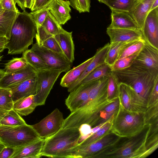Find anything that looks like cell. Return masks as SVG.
<instances>
[{"label": "cell", "mask_w": 158, "mask_h": 158, "mask_svg": "<svg viewBox=\"0 0 158 158\" xmlns=\"http://www.w3.org/2000/svg\"><path fill=\"white\" fill-rule=\"evenodd\" d=\"M108 78V76H106L99 79L90 91L86 102L71 112L64 119L62 128H79L84 124L94 127L98 125L101 111L114 101H110L107 98Z\"/></svg>", "instance_id": "6da1fadb"}, {"label": "cell", "mask_w": 158, "mask_h": 158, "mask_svg": "<svg viewBox=\"0 0 158 158\" xmlns=\"http://www.w3.org/2000/svg\"><path fill=\"white\" fill-rule=\"evenodd\" d=\"M37 33L35 24L30 13L18 12L11 29L9 42L6 45L8 54L23 53L32 44Z\"/></svg>", "instance_id": "7a4b0ae2"}, {"label": "cell", "mask_w": 158, "mask_h": 158, "mask_svg": "<svg viewBox=\"0 0 158 158\" xmlns=\"http://www.w3.org/2000/svg\"><path fill=\"white\" fill-rule=\"evenodd\" d=\"M151 125L146 126L137 135L119 141L112 146L97 153L94 158H144L149 156L146 143Z\"/></svg>", "instance_id": "3957f363"}, {"label": "cell", "mask_w": 158, "mask_h": 158, "mask_svg": "<svg viewBox=\"0 0 158 158\" xmlns=\"http://www.w3.org/2000/svg\"><path fill=\"white\" fill-rule=\"evenodd\" d=\"M112 72L116 75L119 83L130 86L147 101L158 77V70L133 63L126 68Z\"/></svg>", "instance_id": "277c9868"}, {"label": "cell", "mask_w": 158, "mask_h": 158, "mask_svg": "<svg viewBox=\"0 0 158 158\" xmlns=\"http://www.w3.org/2000/svg\"><path fill=\"white\" fill-rule=\"evenodd\" d=\"M81 136L78 127L61 128L54 134L45 139L42 156L73 158L72 153Z\"/></svg>", "instance_id": "5b68a950"}, {"label": "cell", "mask_w": 158, "mask_h": 158, "mask_svg": "<svg viewBox=\"0 0 158 158\" xmlns=\"http://www.w3.org/2000/svg\"><path fill=\"white\" fill-rule=\"evenodd\" d=\"M143 113L130 112L119 105L113 121L111 132L122 138H130L137 135L146 126Z\"/></svg>", "instance_id": "8992f818"}, {"label": "cell", "mask_w": 158, "mask_h": 158, "mask_svg": "<svg viewBox=\"0 0 158 158\" xmlns=\"http://www.w3.org/2000/svg\"><path fill=\"white\" fill-rule=\"evenodd\" d=\"M40 138L31 125H0V142L6 147L17 148Z\"/></svg>", "instance_id": "52a82bcc"}, {"label": "cell", "mask_w": 158, "mask_h": 158, "mask_svg": "<svg viewBox=\"0 0 158 158\" xmlns=\"http://www.w3.org/2000/svg\"><path fill=\"white\" fill-rule=\"evenodd\" d=\"M62 71L47 68L36 71L37 90L35 95L37 106L44 105L55 82Z\"/></svg>", "instance_id": "ba28073f"}, {"label": "cell", "mask_w": 158, "mask_h": 158, "mask_svg": "<svg viewBox=\"0 0 158 158\" xmlns=\"http://www.w3.org/2000/svg\"><path fill=\"white\" fill-rule=\"evenodd\" d=\"M118 98L119 105L130 112L143 113L148 108L147 101L124 83H119Z\"/></svg>", "instance_id": "9c48e42d"}, {"label": "cell", "mask_w": 158, "mask_h": 158, "mask_svg": "<svg viewBox=\"0 0 158 158\" xmlns=\"http://www.w3.org/2000/svg\"><path fill=\"white\" fill-rule=\"evenodd\" d=\"M121 138L110 132L91 143L74 149L73 158H93L97 153L116 144Z\"/></svg>", "instance_id": "30bf717a"}, {"label": "cell", "mask_w": 158, "mask_h": 158, "mask_svg": "<svg viewBox=\"0 0 158 158\" xmlns=\"http://www.w3.org/2000/svg\"><path fill=\"white\" fill-rule=\"evenodd\" d=\"M64 120L62 113L56 108L40 122L31 126L40 138L45 139L61 129Z\"/></svg>", "instance_id": "8fae6325"}, {"label": "cell", "mask_w": 158, "mask_h": 158, "mask_svg": "<svg viewBox=\"0 0 158 158\" xmlns=\"http://www.w3.org/2000/svg\"><path fill=\"white\" fill-rule=\"evenodd\" d=\"M31 50L37 54L51 69L67 72L70 69L71 63L63 54H60L39 45L33 44Z\"/></svg>", "instance_id": "7c38bea8"}, {"label": "cell", "mask_w": 158, "mask_h": 158, "mask_svg": "<svg viewBox=\"0 0 158 158\" xmlns=\"http://www.w3.org/2000/svg\"><path fill=\"white\" fill-rule=\"evenodd\" d=\"M98 80L85 84L81 85L70 92L65 99V104L71 112L81 107L86 102L90 91Z\"/></svg>", "instance_id": "4fadbf2b"}, {"label": "cell", "mask_w": 158, "mask_h": 158, "mask_svg": "<svg viewBox=\"0 0 158 158\" xmlns=\"http://www.w3.org/2000/svg\"><path fill=\"white\" fill-rule=\"evenodd\" d=\"M142 33L143 38L147 43L158 49V7L148 14Z\"/></svg>", "instance_id": "5bb4252c"}, {"label": "cell", "mask_w": 158, "mask_h": 158, "mask_svg": "<svg viewBox=\"0 0 158 158\" xmlns=\"http://www.w3.org/2000/svg\"><path fill=\"white\" fill-rule=\"evenodd\" d=\"M36 71L28 64L24 69L10 73H6L0 82V87L10 88L36 75Z\"/></svg>", "instance_id": "9a60e30c"}, {"label": "cell", "mask_w": 158, "mask_h": 158, "mask_svg": "<svg viewBox=\"0 0 158 158\" xmlns=\"http://www.w3.org/2000/svg\"><path fill=\"white\" fill-rule=\"evenodd\" d=\"M133 63L149 69L158 70V49L146 42Z\"/></svg>", "instance_id": "2e32d148"}, {"label": "cell", "mask_w": 158, "mask_h": 158, "mask_svg": "<svg viewBox=\"0 0 158 158\" xmlns=\"http://www.w3.org/2000/svg\"><path fill=\"white\" fill-rule=\"evenodd\" d=\"M155 0H135L129 11L142 32L145 19Z\"/></svg>", "instance_id": "e0dca14e"}, {"label": "cell", "mask_w": 158, "mask_h": 158, "mask_svg": "<svg viewBox=\"0 0 158 158\" xmlns=\"http://www.w3.org/2000/svg\"><path fill=\"white\" fill-rule=\"evenodd\" d=\"M111 10V23L108 27L139 30L136 22L130 15L129 12L124 11Z\"/></svg>", "instance_id": "ac0fdd59"}, {"label": "cell", "mask_w": 158, "mask_h": 158, "mask_svg": "<svg viewBox=\"0 0 158 158\" xmlns=\"http://www.w3.org/2000/svg\"><path fill=\"white\" fill-rule=\"evenodd\" d=\"M110 44L108 43L99 48L94 55V58L86 67L78 79L68 88V91L71 92L75 89L81 81L92 70L98 66L105 63V60L109 48Z\"/></svg>", "instance_id": "d6986e66"}, {"label": "cell", "mask_w": 158, "mask_h": 158, "mask_svg": "<svg viewBox=\"0 0 158 158\" xmlns=\"http://www.w3.org/2000/svg\"><path fill=\"white\" fill-rule=\"evenodd\" d=\"M106 33L110 39V43L127 42L143 38L139 30L110 28L107 27Z\"/></svg>", "instance_id": "ffe728a7"}, {"label": "cell", "mask_w": 158, "mask_h": 158, "mask_svg": "<svg viewBox=\"0 0 158 158\" xmlns=\"http://www.w3.org/2000/svg\"><path fill=\"white\" fill-rule=\"evenodd\" d=\"M45 139L38 140L20 148H15L11 158H39L41 156L42 151Z\"/></svg>", "instance_id": "44dd1931"}, {"label": "cell", "mask_w": 158, "mask_h": 158, "mask_svg": "<svg viewBox=\"0 0 158 158\" xmlns=\"http://www.w3.org/2000/svg\"><path fill=\"white\" fill-rule=\"evenodd\" d=\"M70 6L69 0H53L48 6L51 14L61 25L71 18Z\"/></svg>", "instance_id": "7402d4cb"}, {"label": "cell", "mask_w": 158, "mask_h": 158, "mask_svg": "<svg viewBox=\"0 0 158 158\" xmlns=\"http://www.w3.org/2000/svg\"><path fill=\"white\" fill-rule=\"evenodd\" d=\"M36 75L10 88L13 102L23 98L35 95L37 90Z\"/></svg>", "instance_id": "603a6c76"}, {"label": "cell", "mask_w": 158, "mask_h": 158, "mask_svg": "<svg viewBox=\"0 0 158 158\" xmlns=\"http://www.w3.org/2000/svg\"><path fill=\"white\" fill-rule=\"evenodd\" d=\"M63 52L68 60L72 63L74 60V45L72 32L64 30L63 32L54 36Z\"/></svg>", "instance_id": "cb8c5ba5"}, {"label": "cell", "mask_w": 158, "mask_h": 158, "mask_svg": "<svg viewBox=\"0 0 158 158\" xmlns=\"http://www.w3.org/2000/svg\"><path fill=\"white\" fill-rule=\"evenodd\" d=\"M94 58V56L77 67L67 72L61 79L60 85L68 88L74 83L78 79Z\"/></svg>", "instance_id": "d4e9b609"}, {"label": "cell", "mask_w": 158, "mask_h": 158, "mask_svg": "<svg viewBox=\"0 0 158 158\" xmlns=\"http://www.w3.org/2000/svg\"><path fill=\"white\" fill-rule=\"evenodd\" d=\"M37 106L35 95H31L13 102V109L20 115L27 116L32 112Z\"/></svg>", "instance_id": "484cf974"}, {"label": "cell", "mask_w": 158, "mask_h": 158, "mask_svg": "<svg viewBox=\"0 0 158 158\" xmlns=\"http://www.w3.org/2000/svg\"><path fill=\"white\" fill-rule=\"evenodd\" d=\"M18 12L5 10L0 15V36L9 39L12 27Z\"/></svg>", "instance_id": "4316f807"}, {"label": "cell", "mask_w": 158, "mask_h": 158, "mask_svg": "<svg viewBox=\"0 0 158 158\" xmlns=\"http://www.w3.org/2000/svg\"><path fill=\"white\" fill-rule=\"evenodd\" d=\"M26 123L24 120L13 108L9 110L0 109V125L15 126Z\"/></svg>", "instance_id": "83f0119b"}, {"label": "cell", "mask_w": 158, "mask_h": 158, "mask_svg": "<svg viewBox=\"0 0 158 158\" xmlns=\"http://www.w3.org/2000/svg\"><path fill=\"white\" fill-rule=\"evenodd\" d=\"M146 43L143 38L127 42L120 50L117 60L139 52L144 46Z\"/></svg>", "instance_id": "f1b7e54d"}, {"label": "cell", "mask_w": 158, "mask_h": 158, "mask_svg": "<svg viewBox=\"0 0 158 158\" xmlns=\"http://www.w3.org/2000/svg\"><path fill=\"white\" fill-rule=\"evenodd\" d=\"M111 71V67L104 63L98 66L90 72L81 81L78 86L96 81L103 77L108 76Z\"/></svg>", "instance_id": "f546056e"}, {"label": "cell", "mask_w": 158, "mask_h": 158, "mask_svg": "<svg viewBox=\"0 0 158 158\" xmlns=\"http://www.w3.org/2000/svg\"><path fill=\"white\" fill-rule=\"evenodd\" d=\"M23 57L27 63L36 71L50 68L43 60L31 49H27L23 52Z\"/></svg>", "instance_id": "4dcf8cb0"}, {"label": "cell", "mask_w": 158, "mask_h": 158, "mask_svg": "<svg viewBox=\"0 0 158 158\" xmlns=\"http://www.w3.org/2000/svg\"><path fill=\"white\" fill-rule=\"evenodd\" d=\"M112 122L113 121L105 125L98 131L80 142L74 149L88 145L98 140L105 135L111 132V130Z\"/></svg>", "instance_id": "1f68e13d"}, {"label": "cell", "mask_w": 158, "mask_h": 158, "mask_svg": "<svg viewBox=\"0 0 158 158\" xmlns=\"http://www.w3.org/2000/svg\"><path fill=\"white\" fill-rule=\"evenodd\" d=\"M107 96V99L111 101H114L118 98L119 82L118 79L112 71L108 76Z\"/></svg>", "instance_id": "d6a6232c"}, {"label": "cell", "mask_w": 158, "mask_h": 158, "mask_svg": "<svg viewBox=\"0 0 158 158\" xmlns=\"http://www.w3.org/2000/svg\"><path fill=\"white\" fill-rule=\"evenodd\" d=\"M42 25L47 31L53 36L65 30L49 11Z\"/></svg>", "instance_id": "836d02e7"}, {"label": "cell", "mask_w": 158, "mask_h": 158, "mask_svg": "<svg viewBox=\"0 0 158 158\" xmlns=\"http://www.w3.org/2000/svg\"><path fill=\"white\" fill-rule=\"evenodd\" d=\"M127 42L110 43L109 50L105 59V63L110 67L112 66L117 60L120 50Z\"/></svg>", "instance_id": "e575fe53"}, {"label": "cell", "mask_w": 158, "mask_h": 158, "mask_svg": "<svg viewBox=\"0 0 158 158\" xmlns=\"http://www.w3.org/2000/svg\"><path fill=\"white\" fill-rule=\"evenodd\" d=\"M119 106L118 98L106 106L100 112L98 125L104 122L115 114Z\"/></svg>", "instance_id": "d590c367"}, {"label": "cell", "mask_w": 158, "mask_h": 158, "mask_svg": "<svg viewBox=\"0 0 158 158\" xmlns=\"http://www.w3.org/2000/svg\"><path fill=\"white\" fill-rule=\"evenodd\" d=\"M13 105L10 89L0 87V109L10 110L13 108Z\"/></svg>", "instance_id": "8d00e7d4"}, {"label": "cell", "mask_w": 158, "mask_h": 158, "mask_svg": "<svg viewBox=\"0 0 158 158\" xmlns=\"http://www.w3.org/2000/svg\"><path fill=\"white\" fill-rule=\"evenodd\" d=\"M135 0H108L104 4L111 10L129 12Z\"/></svg>", "instance_id": "74e56055"}, {"label": "cell", "mask_w": 158, "mask_h": 158, "mask_svg": "<svg viewBox=\"0 0 158 158\" xmlns=\"http://www.w3.org/2000/svg\"><path fill=\"white\" fill-rule=\"evenodd\" d=\"M27 64L23 57L13 58L5 64L4 70L6 73H13L24 69Z\"/></svg>", "instance_id": "f35d334b"}, {"label": "cell", "mask_w": 158, "mask_h": 158, "mask_svg": "<svg viewBox=\"0 0 158 158\" xmlns=\"http://www.w3.org/2000/svg\"><path fill=\"white\" fill-rule=\"evenodd\" d=\"M145 126L158 122V103L148 107L143 113Z\"/></svg>", "instance_id": "ab89813d"}, {"label": "cell", "mask_w": 158, "mask_h": 158, "mask_svg": "<svg viewBox=\"0 0 158 158\" xmlns=\"http://www.w3.org/2000/svg\"><path fill=\"white\" fill-rule=\"evenodd\" d=\"M139 52L129 56L117 60L111 66V71L121 70L130 66L133 63Z\"/></svg>", "instance_id": "60d3db41"}, {"label": "cell", "mask_w": 158, "mask_h": 158, "mask_svg": "<svg viewBox=\"0 0 158 158\" xmlns=\"http://www.w3.org/2000/svg\"><path fill=\"white\" fill-rule=\"evenodd\" d=\"M49 11V8L47 6L30 13L36 26L42 25Z\"/></svg>", "instance_id": "b9f144b4"}, {"label": "cell", "mask_w": 158, "mask_h": 158, "mask_svg": "<svg viewBox=\"0 0 158 158\" xmlns=\"http://www.w3.org/2000/svg\"><path fill=\"white\" fill-rule=\"evenodd\" d=\"M70 5L79 13L90 11V0H69Z\"/></svg>", "instance_id": "7bdbcfd3"}, {"label": "cell", "mask_w": 158, "mask_h": 158, "mask_svg": "<svg viewBox=\"0 0 158 158\" xmlns=\"http://www.w3.org/2000/svg\"><path fill=\"white\" fill-rule=\"evenodd\" d=\"M40 45L52 51L64 55L54 36H52L45 40Z\"/></svg>", "instance_id": "ee69618b"}, {"label": "cell", "mask_w": 158, "mask_h": 158, "mask_svg": "<svg viewBox=\"0 0 158 158\" xmlns=\"http://www.w3.org/2000/svg\"><path fill=\"white\" fill-rule=\"evenodd\" d=\"M36 26L37 33L35 37L36 43L40 45L45 40L53 36L49 33L42 25Z\"/></svg>", "instance_id": "f6af8a7d"}, {"label": "cell", "mask_w": 158, "mask_h": 158, "mask_svg": "<svg viewBox=\"0 0 158 158\" xmlns=\"http://www.w3.org/2000/svg\"><path fill=\"white\" fill-rule=\"evenodd\" d=\"M148 107L158 103V77L155 82L154 85L147 100Z\"/></svg>", "instance_id": "bcb514c9"}, {"label": "cell", "mask_w": 158, "mask_h": 158, "mask_svg": "<svg viewBox=\"0 0 158 158\" xmlns=\"http://www.w3.org/2000/svg\"><path fill=\"white\" fill-rule=\"evenodd\" d=\"M15 0H0V5L5 10L18 12Z\"/></svg>", "instance_id": "7dc6e473"}, {"label": "cell", "mask_w": 158, "mask_h": 158, "mask_svg": "<svg viewBox=\"0 0 158 158\" xmlns=\"http://www.w3.org/2000/svg\"><path fill=\"white\" fill-rule=\"evenodd\" d=\"M53 0H34L32 7L31 9V11L47 7Z\"/></svg>", "instance_id": "c3c4849f"}, {"label": "cell", "mask_w": 158, "mask_h": 158, "mask_svg": "<svg viewBox=\"0 0 158 158\" xmlns=\"http://www.w3.org/2000/svg\"><path fill=\"white\" fill-rule=\"evenodd\" d=\"M15 150L13 148L5 146L0 153V158H11Z\"/></svg>", "instance_id": "681fc988"}, {"label": "cell", "mask_w": 158, "mask_h": 158, "mask_svg": "<svg viewBox=\"0 0 158 158\" xmlns=\"http://www.w3.org/2000/svg\"><path fill=\"white\" fill-rule=\"evenodd\" d=\"M9 42V39L5 36H0V53L6 49V45Z\"/></svg>", "instance_id": "f907efd6"}, {"label": "cell", "mask_w": 158, "mask_h": 158, "mask_svg": "<svg viewBox=\"0 0 158 158\" xmlns=\"http://www.w3.org/2000/svg\"><path fill=\"white\" fill-rule=\"evenodd\" d=\"M18 6L23 10H26L25 7V0H15Z\"/></svg>", "instance_id": "816d5d0a"}, {"label": "cell", "mask_w": 158, "mask_h": 158, "mask_svg": "<svg viewBox=\"0 0 158 158\" xmlns=\"http://www.w3.org/2000/svg\"><path fill=\"white\" fill-rule=\"evenodd\" d=\"M34 0H25V7L31 9L33 6Z\"/></svg>", "instance_id": "f5cc1de1"}, {"label": "cell", "mask_w": 158, "mask_h": 158, "mask_svg": "<svg viewBox=\"0 0 158 158\" xmlns=\"http://www.w3.org/2000/svg\"><path fill=\"white\" fill-rule=\"evenodd\" d=\"M157 7H158V0H155L152 5L150 11Z\"/></svg>", "instance_id": "db71d44e"}, {"label": "cell", "mask_w": 158, "mask_h": 158, "mask_svg": "<svg viewBox=\"0 0 158 158\" xmlns=\"http://www.w3.org/2000/svg\"><path fill=\"white\" fill-rule=\"evenodd\" d=\"M5 74L6 73L4 70L0 69V82Z\"/></svg>", "instance_id": "11a10c76"}, {"label": "cell", "mask_w": 158, "mask_h": 158, "mask_svg": "<svg viewBox=\"0 0 158 158\" xmlns=\"http://www.w3.org/2000/svg\"><path fill=\"white\" fill-rule=\"evenodd\" d=\"M5 147V146L1 142H0V153Z\"/></svg>", "instance_id": "9f6ffc18"}, {"label": "cell", "mask_w": 158, "mask_h": 158, "mask_svg": "<svg viewBox=\"0 0 158 158\" xmlns=\"http://www.w3.org/2000/svg\"><path fill=\"white\" fill-rule=\"evenodd\" d=\"M5 11V10H4L1 5H0V15H1Z\"/></svg>", "instance_id": "6f0895ef"}, {"label": "cell", "mask_w": 158, "mask_h": 158, "mask_svg": "<svg viewBox=\"0 0 158 158\" xmlns=\"http://www.w3.org/2000/svg\"><path fill=\"white\" fill-rule=\"evenodd\" d=\"M100 2L104 3L106 1L108 0H98Z\"/></svg>", "instance_id": "680465c9"}, {"label": "cell", "mask_w": 158, "mask_h": 158, "mask_svg": "<svg viewBox=\"0 0 158 158\" xmlns=\"http://www.w3.org/2000/svg\"><path fill=\"white\" fill-rule=\"evenodd\" d=\"M2 57V56H0V61L1 60Z\"/></svg>", "instance_id": "91938a15"}]
</instances>
